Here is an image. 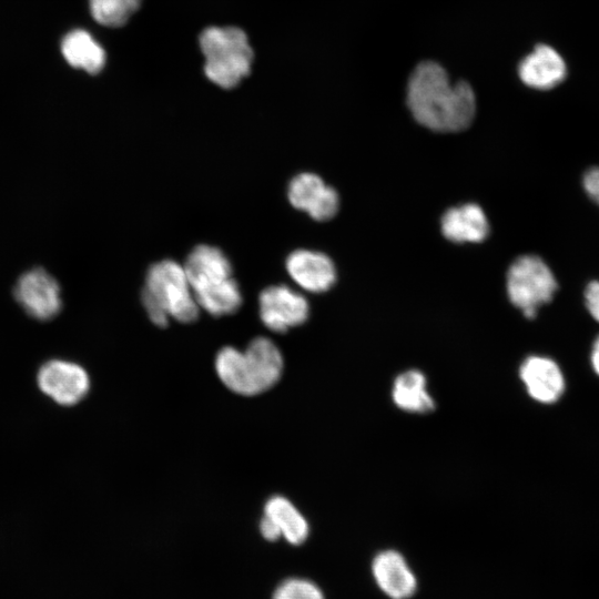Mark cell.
Instances as JSON below:
<instances>
[{"label": "cell", "instance_id": "cell-2", "mask_svg": "<svg viewBox=\"0 0 599 599\" xmlns=\"http://www.w3.org/2000/svg\"><path fill=\"white\" fill-rule=\"evenodd\" d=\"M221 382L233 393L255 396L272 388L281 378L284 359L276 344L258 336L244 351L225 346L214 362Z\"/></svg>", "mask_w": 599, "mask_h": 599}, {"label": "cell", "instance_id": "cell-11", "mask_svg": "<svg viewBox=\"0 0 599 599\" xmlns=\"http://www.w3.org/2000/svg\"><path fill=\"white\" fill-rule=\"evenodd\" d=\"M372 575L380 591L390 599H409L417 591V578L405 557L394 550L379 551L372 561Z\"/></svg>", "mask_w": 599, "mask_h": 599}, {"label": "cell", "instance_id": "cell-14", "mask_svg": "<svg viewBox=\"0 0 599 599\" xmlns=\"http://www.w3.org/2000/svg\"><path fill=\"white\" fill-rule=\"evenodd\" d=\"M518 73L526 85L548 90L565 79L567 68L556 50L549 45L539 44L520 62Z\"/></svg>", "mask_w": 599, "mask_h": 599}, {"label": "cell", "instance_id": "cell-24", "mask_svg": "<svg viewBox=\"0 0 599 599\" xmlns=\"http://www.w3.org/2000/svg\"><path fill=\"white\" fill-rule=\"evenodd\" d=\"M591 363H592L593 369L599 375V336L595 341V344L592 347Z\"/></svg>", "mask_w": 599, "mask_h": 599}, {"label": "cell", "instance_id": "cell-8", "mask_svg": "<svg viewBox=\"0 0 599 599\" xmlns=\"http://www.w3.org/2000/svg\"><path fill=\"white\" fill-rule=\"evenodd\" d=\"M262 323L272 332L285 333L302 325L309 315L307 300L287 285H271L258 296Z\"/></svg>", "mask_w": 599, "mask_h": 599}, {"label": "cell", "instance_id": "cell-5", "mask_svg": "<svg viewBox=\"0 0 599 599\" xmlns=\"http://www.w3.org/2000/svg\"><path fill=\"white\" fill-rule=\"evenodd\" d=\"M206 77L224 89L236 87L251 71L253 51L246 34L235 27H210L200 37Z\"/></svg>", "mask_w": 599, "mask_h": 599}, {"label": "cell", "instance_id": "cell-20", "mask_svg": "<svg viewBox=\"0 0 599 599\" xmlns=\"http://www.w3.org/2000/svg\"><path fill=\"white\" fill-rule=\"evenodd\" d=\"M272 599H325L322 589L305 578L292 577L275 588Z\"/></svg>", "mask_w": 599, "mask_h": 599}, {"label": "cell", "instance_id": "cell-6", "mask_svg": "<svg viewBox=\"0 0 599 599\" xmlns=\"http://www.w3.org/2000/svg\"><path fill=\"white\" fill-rule=\"evenodd\" d=\"M509 301L527 318H534L540 306L549 303L558 290L557 280L547 263L537 255L516 258L507 271Z\"/></svg>", "mask_w": 599, "mask_h": 599}, {"label": "cell", "instance_id": "cell-7", "mask_svg": "<svg viewBox=\"0 0 599 599\" xmlns=\"http://www.w3.org/2000/svg\"><path fill=\"white\" fill-rule=\"evenodd\" d=\"M18 305L38 321L53 319L62 309V288L59 281L42 266L22 272L12 288Z\"/></svg>", "mask_w": 599, "mask_h": 599}, {"label": "cell", "instance_id": "cell-1", "mask_svg": "<svg viewBox=\"0 0 599 599\" xmlns=\"http://www.w3.org/2000/svg\"><path fill=\"white\" fill-rule=\"evenodd\" d=\"M407 105L419 124L436 132L465 130L476 114V97L469 83L451 84L446 70L434 61L420 62L412 72Z\"/></svg>", "mask_w": 599, "mask_h": 599}, {"label": "cell", "instance_id": "cell-18", "mask_svg": "<svg viewBox=\"0 0 599 599\" xmlns=\"http://www.w3.org/2000/svg\"><path fill=\"white\" fill-rule=\"evenodd\" d=\"M264 516L273 521L281 536L291 545H302L309 535L306 518L283 496H273L266 501Z\"/></svg>", "mask_w": 599, "mask_h": 599}, {"label": "cell", "instance_id": "cell-10", "mask_svg": "<svg viewBox=\"0 0 599 599\" xmlns=\"http://www.w3.org/2000/svg\"><path fill=\"white\" fill-rule=\"evenodd\" d=\"M290 203L315 221L331 220L338 211L337 192L318 175L309 172L294 176L287 189Z\"/></svg>", "mask_w": 599, "mask_h": 599}, {"label": "cell", "instance_id": "cell-16", "mask_svg": "<svg viewBox=\"0 0 599 599\" xmlns=\"http://www.w3.org/2000/svg\"><path fill=\"white\" fill-rule=\"evenodd\" d=\"M61 52L73 68L90 74L99 73L105 64V51L85 30L75 29L64 35Z\"/></svg>", "mask_w": 599, "mask_h": 599}, {"label": "cell", "instance_id": "cell-12", "mask_svg": "<svg viewBox=\"0 0 599 599\" xmlns=\"http://www.w3.org/2000/svg\"><path fill=\"white\" fill-rule=\"evenodd\" d=\"M285 266L291 278L311 293L326 292L336 281L333 261L317 251L295 250L287 256Z\"/></svg>", "mask_w": 599, "mask_h": 599}, {"label": "cell", "instance_id": "cell-21", "mask_svg": "<svg viewBox=\"0 0 599 599\" xmlns=\"http://www.w3.org/2000/svg\"><path fill=\"white\" fill-rule=\"evenodd\" d=\"M585 301L590 315L599 322V280L588 283L585 290Z\"/></svg>", "mask_w": 599, "mask_h": 599}, {"label": "cell", "instance_id": "cell-9", "mask_svg": "<svg viewBox=\"0 0 599 599\" xmlns=\"http://www.w3.org/2000/svg\"><path fill=\"white\" fill-rule=\"evenodd\" d=\"M40 389L63 406H71L83 399L90 389L87 370L72 362L52 359L44 363L37 376Z\"/></svg>", "mask_w": 599, "mask_h": 599}, {"label": "cell", "instance_id": "cell-17", "mask_svg": "<svg viewBox=\"0 0 599 599\" xmlns=\"http://www.w3.org/2000/svg\"><path fill=\"white\" fill-rule=\"evenodd\" d=\"M392 398L398 408L408 413L426 414L435 408L426 377L417 369L406 370L395 378Z\"/></svg>", "mask_w": 599, "mask_h": 599}, {"label": "cell", "instance_id": "cell-15", "mask_svg": "<svg viewBox=\"0 0 599 599\" xmlns=\"http://www.w3.org/2000/svg\"><path fill=\"white\" fill-rule=\"evenodd\" d=\"M440 230L454 243H479L488 236L489 223L479 205L466 203L443 214Z\"/></svg>", "mask_w": 599, "mask_h": 599}, {"label": "cell", "instance_id": "cell-3", "mask_svg": "<svg viewBox=\"0 0 599 599\" xmlns=\"http://www.w3.org/2000/svg\"><path fill=\"white\" fill-rule=\"evenodd\" d=\"M184 270L196 303L212 316L235 313L242 304L238 284L232 277V266L217 247L201 244L187 255Z\"/></svg>", "mask_w": 599, "mask_h": 599}, {"label": "cell", "instance_id": "cell-19", "mask_svg": "<svg viewBox=\"0 0 599 599\" xmlns=\"http://www.w3.org/2000/svg\"><path fill=\"white\" fill-rule=\"evenodd\" d=\"M141 0H89L93 19L105 27H121L138 10Z\"/></svg>", "mask_w": 599, "mask_h": 599}, {"label": "cell", "instance_id": "cell-13", "mask_svg": "<svg viewBox=\"0 0 599 599\" xmlns=\"http://www.w3.org/2000/svg\"><path fill=\"white\" fill-rule=\"evenodd\" d=\"M519 376L531 398L544 404L559 399L565 389V380L557 364L541 356L527 357Z\"/></svg>", "mask_w": 599, "mask_h": 599}, {"label": "cell", "instance_id": "cell-4", "mask_svg": "<svg viewBox=\"0 0 599 599\" xmlns=\"http://www.w3.org/2000/svg\"><path fill=\"white\" fill-rule=\"evenodd\" d=\"M142 304L151 322L159 327H165L170 318L192 323L200 313L184 266L173 260L150 266L142 290Z\"/></svg>", "mask_w": 599, "mask_h": 599}, {"label": "cell", "instance_id": "cell-22", "mask_svg": "<svg viewBox=\"0 0 599 599\" xmlns=\"http://www.w3.org/2000/svg\"><path fill=\"white\" fill-rule=\"evenodd\" d=\"M582 186L588 196L599 205V167L589 169L582 177Z\"/></svg>", "mask_w": 599, "mask_h": 599}, {"label": "cell", "instance_id": "cell-23", "mask_svg": "<svg viewBox=\"0 0 599 599\" xmlns=\"http://www.w3.org/2000/svg\"><path fill=\"white\" fill-rule=\"evenodd\" d=\"M260 531L264 539L268 541H276L282 537L277 527L266 516H263L260 521Z\"/></svg>", "mask_w": 599, "mask_h": 599}]
</instances>
